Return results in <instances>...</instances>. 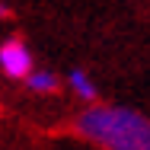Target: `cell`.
I'll return each instance as SVG.
<instances>
[{"label": "cell", "mask_w": 150, "mask_h": 150, "mask_svg": "<svg viewBox=\"0 0 150 150\" xmlns=\"http://www.w3.org/2000/svg\"><path fill=\"white\" fill-rule=\"evenodd\" d=\"M77 131L105 150H150V121L125 105H90L80 112Z\"/></svg>", "instance_id": "cell-1"}, {"label": "cell", "mask_w": 150, "mask_h": 150, "mask_svg": "<svg viewBox=\"0 0 150 150\" xmlns=\"http://www.w3.org/2000/svg\"><path fill=\"white\" fill-rule=\"evenodd\" d=\"M32 67H35V64H32V51L19 38H10V42L0 45V70H3L6 77L23 80V77H29Z\"/></svg>", "instance_id": "cell-2"}, {"label": "cell", "mask_w": 150, "mask_h": 150, "mask_svg": "<svg viewBox=\"0 0 150 150\" xmlns=\"http://www.w3.org/2000/svg\"><path fill=\"white\" fill-rule=\"evenodd\" d=\"M67 86L74 90L77 99H83V102H96V86H93V80L83 74V70H70V74H67Z\"/></svg>", "instance_id": "cell-3"}, {"label": "cell", "mask_w": 150, "mask_h": 150, "mask_svg": "<svg viewBox=\"0 0 150 150\" xmlns=\"http://www.w3.org/2000/svg\"><path fill=\"white\" fill-rule=\"evenodd\" d=\"M29 86L35 93H51V90H58V77L51 70H35L32 67L29 70Z\"/></svg>", "instance_id": "cell-4"}]
</instances>
